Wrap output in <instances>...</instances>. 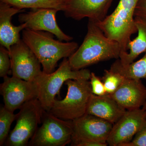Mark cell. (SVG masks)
<instances>
[{"mask_svg":"<svg viewBox=\"0 0 146 146\" xmlns=\"http://www.w3.org/2000/svg\"><path fill=\"white\" fill-rule=\"evenodd\" d=\"M123 146H146V119L133 139Z\"/></svg>","mask_w":146,"mask_h":146,"instance_id":"24","label":"cell"},{"mask_svg":"<svg viewBox=\"0 0 146 146\" xmlns=\"http://www.w3.org/2000/svg\"><path fill=\"white\" fill-rule=\"evenodd\" d=\"M107 143L91 140H83L71 143V146H106Z\"/></svg>","mask_w":146,"mask_h":146,"instance_id":"25","label":"cell"},{"mask_svg":"<svg viewBox=\"0 0 146 146\" xmlns=\"http://www.w3.org/2000/svg\"><path fill=\"white\" fill-rule=\"evenodd\" d=\"M11 61L9 51L5 47H0V77L4 78L11 69Z\"/></svg>","mask_w":146,"mask_h":146,"instance_id":"22","label":"cell"},{"mask_svg":"<svg viewBox=\"0 0 146 146\" xmlns=\"http://www.w3.org/2000/svg\"><path fill=\"white\" fill-rule=\"evenodd\" d=\"M67 95L63 100H55L50 113L66 121L80 117L86 112L89 100L93 94L91 84L86 80H68Z\"/></svg>","mask_w":146,"mask_h":146,"instance_id":"5","label":"cell"},{"mask_svg":"<svg viewBox=\"0 0 146 146\" xmlns=\"http://www.w3.org/2000/svg\"><path fill=\"white\" fill-rule=\"evenodd\" d=\"M142 108L146 110V101L145 102L143 106V108Z\"/></svg>","mask_w":146,"mask_h":146,"instance_id":"27","label":"cell"},{"mask_svg":"<svg viewBox=\"0 0 146 146\" xmlns=\"http://www.w3.org/2000/svg\"><path fill=\"white\" fill-rule=\"evenodd\" d=\"M110 70L119 73L126 78L146 79V52L140 60L128 65H122L118 59L111 65Z\"/></svg>","mask_w":146,"mask_h":146,"instance_id":"18","label":"cell"},{"mask_svg":"<svg viewBox=\"0 0 146 146\" xmlns=\"http://www.w3.org/2000/svg\"><path fill=\"white\" fill-rule=\"evenodd\" d=\"M110 94L91 95L86 114L96 116L115 124L126 111Z\"/></svg>","mask_w":146,"mask_h":146,"instance_id":"16","label":"cell"},{"mask_svg":"<svg viewBox=\"0 0 146 146\" xmlns=\"http://www.w3.org/2000/svg\"><path fill=\"white\" fill-rule=\"evenodd\" d=\"M17 114L11 111L4 106L0 109V146L5 144L8 138L11 126L14 120H16Z\"/></svg>","mask_w":146,"mask_h":146,"instance_id":"20","label":"cell"},{"mask_svg":"<svg viewBox=\"0 0 146 146\" xmlns=\"http://www.w3.org/2000/svg\"><path fill=\"white\" fill-rule=\"evenodd\" d=\"M72 121L73 134L71 143L80 140H91L107 143L108 138L114 125L88 114H85Z\"/></svg>","mask_w":146,"mask_h":146,"instance_id":"12","label":"cell"},{"mask_svg":"<svg viewBox=\"0 0 146 146\" xmlns=\"http://www.w3.org/2000/svg\"><path fill=\"white\" fill-rule=\"evenodd\" d=\"M58 11L52 9H31L27 13H21L18 16V21L21 24L25 25L26 29L47 32L60 41L70 42L73 37L65 34L58 25L56 14Z\"/></svg>","mask_w":146,"mask_h":146,"instance_id":"11","label":"cell"},{"mask_svg":"<svg viewBox=\"0 0 146 146\" xmlns=\"http://www.w3.org/2000/svg\"><path fill=\"white\" fill-rule=\"evenodd\" d=\"M73 134L72 121L59 119L45 111L42 125L29 141L31 146H65L71 143Z\"/></svg>","mask_w":146,"mask_h":146,"instance_id":"7","label":"cell"},{"mask_svg":"<svg viewBox=\"0 0 146 146\" xmlns=\"http://www.w3.org/2000/svg\"><path fill=\"white\" fill-rule=\"evenodd\" d=\"M91 72L82 69L73 70L68 59L64 58L56 70L47 74L42 72L35 82L38 90L37 98L45 111L49 112L52 107L56 95L59 94L63 84L68 80H89Z\"/></svg>","mask_w":146,"mask_h":146,"instance_id":"4","label":"cell"},{"mask_svg":"<svg viewBox=\"0 0 146 146\" xmlns=\"http://www.w3.org/2000/svg\"><path fill=\"white\" fill-rule=\"evenodd\" d=\"M53 35L27 29L22 31V39L39 59L43 72L47 74L53 72L59 60L70 56L79 47L76 42H63L54 39Z\"/></svg>","mask_w":146,"mask_h":146,"instance_id":"2","label":"cell"},{"mask_svg":"<svg viewBox=\"0 0 146 146\" xmlns=\"http://www.w3.org/2000/svg\"><path fill=\"white\" fill-rule=\"evenodd\" d=\"M21 9H52L64 11L66 0H0Z\"/></svg>","mask_w":146,"mask_h":146,"instance_id":"19","label":"cell"},{"mask_svg":"<svg viewBox=\"0 0 146 146\" xmlns=\"http://www.w3.org/2000/svg\"><path fill=\"white\" fill-rule=\"evenodd\" d=\"M125 78L119 73L105 70L102 78L106 94L111 95L117 91Z\"/></svg>","mask_w":146,"mask_h":146,"instance_id":"21","label":"cell"},{"mask_svg":"<svg viewBox=\"0 0 146 146\" xmlns=\"http://www.w3.org/2000/svg\"><path fill=\"white\" fill-rule=\"evenodd\" d=\"M146 119L142 108L127 110L113 127L107 140L110 146H123L130 142L140 130Z\"/></svg>","mask_w":146,"mask_h":146,"instance_id":"10","label":"cell"},{"mask_svg":"<svg viewBox=\"0 0 146 146\" xmlns=\"http://www.w3.org/2000/svg\"><path fill=\"white\" fill-rule=\"evenodd\" d=\"M9 51L12 76L35 82L42 70L41 63L31 49L22 39Z\"/></svg>","mask_w":146,"mask_h":146,"instance_id":"8","label":"cell"},{"mask_svg":"<svg viewBox=\"0 0 146 146\" xmlns=\"http://www.w3.org/2000/svg\"><path fill=\"white\" fill-rule=\"evenodd\" d=\"M135 22L138 36L128 44L129 52H123L120 54L119 60L123 65L132 63L139 55L146 52V20L135 17Z\"/></svg>","mask_w":146,"mask_h":146,"instance_id":"17","label":"cell"},{"mask_svg":"<svg viewBox=\"0 0 146 146\" xmlns=\"http://www.w3.org/2000/svg\"><path fill=\"white\" fill-rule=\"evenodd\" d=\"M114 0H66V17L81 21L88 18L95 23L104 20Z\"/></svg>","mask_w":146,"mask_h":146,"instance_id":"13","label":"cell"},{"mask_svg":"<svg viewBox=\"0 0 146 146\" xmlns=\"http://www.w3.org/2000/svg\"><path fill=\"white\" fill-rule=\"evenodd\" d=\"M122 52L118 42L107 37L94 21H89L87 32L80 46L68 58L73 70L111 59H119Z\"/></svg>","mask_w":146,"mask_h":146,"instance_id":"1","label":"cell"},{"mask_svg":"<svg viewBox=\"0 0 146 146\" xmlns=\"http://www.w3.org/2000/svg\"><path fill=\"white\" fill-rule=\"evenodd\" d=\"M24 12L5 3L0 2V44L9 50L10 47L21 40L20 33L26 29L25 24L18 26L11 22L12 17L17 13Z\"/></svg>","mask_w":146,"mask_h":146,"instance_id":"15","label":"cell"},{"mask_svg":"<svg viewBox=\"0 0 146 146\" xmlns=\"http://www.w3.org/2000/svg\"><path fill=\"white\" fill-rule=\"evenodd\" d=\"M138 1L120 0L111 14L103 21L96 23L107 37L119 43L121 53L127 52L131 36L137 32L134 12Z\"/></svg>","mask_w":146,"mask_h":146,"instance_id":"3","label":"cell"},{"mask_svg":"<svg viewBox=\"0 0 146 146\" xmlns=\"http://www.w3.org/2000/svg\"><path fill=\"white\" fill-rule=\"evenodd\" d=\"M134 17L146 20V0H139L135 9Z\"/></svg>","mask_w":146,"mask_h":146,"instance_id":"26","label":"cell"},{"mask_svg":"<svg viewBox=\"0 0 146 146\" xmlns=\"http://www.w3.org/2000/svg\"><path fill=\"white\" fill-rule=\"evenodd\" d=\"M90 80L91 91L93 94L98 96L107 94L102 80L100 79L95 73L91 72Z\"/></svg>","mask_w":146,"mask_h":146,"instance_id":"23","label":"cell"},{"mask_svg":"<svg viewBox=\"0 0 146 146\" xmlns=\"http://www.w3.org/2000/svg\"><path fill=\"white\" fill-rule=\"evenodd\" d=\"M20 109L16 126L9 135L6 146L28 145L42 122L45 112L37 98L27 102Z\"/></svg>","mask_w":146,"mask_h":146,"instance_id":"6","label":"cell"},{"mask_svg":"<svg viewBox=\"0 0 146 146\" xmlns=\"http://www.w3.org/2000/svg\"><path fill=\"white\" fill-rule=\"evenodd\" d=\"M126 110L140 108L146 101V87L141 80L125 78L121 86L110 95Z\"/></svg>","mask_w":146,"mask_h":146,"instance_id":"14","label":"cell"},{"mask_svg":"<svg viewBox=\"0 0 146 146\" xmlns=\"http://www.w3.org/2000/svg\"><path fill=\"white\" fill-rule=\"evenodd\" d=\"M3 78L0 90L4 106L7 109L14 112L27 102L37 98L38 90L35 82L13 76L11 77L6 76Z\"/></svg>","mask_w":146,"mask_h":146,"instance_id":"9","label":"cell"}]
</instances>
